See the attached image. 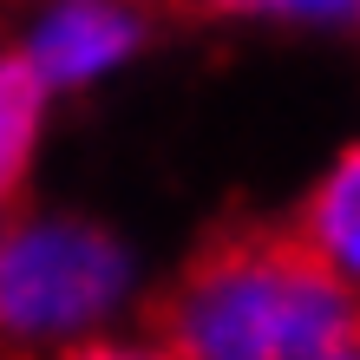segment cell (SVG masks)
<instances>
[{
	"label": "cell",
	"mask_w": 360,
	"mask_h": 360,
	"mask_svg": "<svg viewBox=\"0 0 360 360\" xmlns=\"http://www.w3.org/2000/svg\"><path fill=\"white\" fill-rule=\"evenodd\" d=\"M295 236L360 295V144L321 171V184L308 190L302 217H295Z\"/></svg>",
	"instance_id": "277c9868"
},
{
	"label": "cell",
	"mask_w": 360,
	"mask_h": 360,
	"mask_svg": "<svg viewBox=\"0 0 360 360\" xmlns=\"http://www.w3.org/2000/svg\"><path fill=\"white\" fill-rule=\"evenodd\" d=\"M217 13L236 20H282V27H321V33H347L360 27V0H203Z\"/></svg>",
	"instance_id": "8992f818"
},
{
	"label": "cell",
	"mask_w": 360,
	"mask_h": 360,
	"mask_svg": "<svg viewBox=\"0 0 360 360\" xmlns=\"http://www.w3.org/2000/svg\"><path fill=\"white\" fill-rule=\"evenodd\" d=\"M138 256L86 217H0V354L105 347L138 308Z\"/></svg>",
	"instance_id": "7a4b0ae2"
},
{
	"label": "cell",
	"mask_w": 360,
	"mask_h": 360,
	"mask_svg": "<svg viewBox=\"0 0 360 360\" xmlns=\"http://www.w3.org/2000/svg\"><path fill=\"white\" fill-rule=\"evenodd\" d=\"M144 39H151L144 0H39L13 53L46 86V98H66L124 72L144 53Z\"/></svg>",
	"instance_id": "3957f363"
},
{
	"label": "cell",
	"mask_w": 360,
	"mask_h": 360,
	"mask_svg": "<svg viewBox=\"0 0 360 360\" xmlns=\"http://www.w3.org/2000/svg\"><path fill=\"white\" fill-rule=\"evenodd\" d=\"M158 347L184 360H347L360 354V295L302 236H229L171 288Z\"/></svg>",
	"instance_id": "6da1fadb"
},
{
	"label": "cell",
	"mask_w": 360,
	"mask_h": 360,
	"mask_svg": "<svg viewBox=\"0 0 360 360\" xmlns=\"http://www.w3.org/2000/svg\"><path fill=\"white\" fill-rule=\"evenodd\" d=\"M39 131H46V86L20 66V53H0V217L33 171Z\"/></svg>",
	"instance_id": "5b68a950"
}]
</instances>
